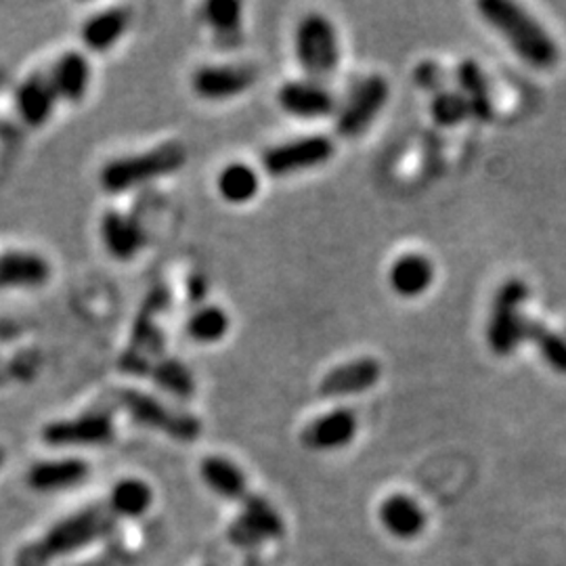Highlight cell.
Listing matches in <instances>:
<instances>
[{
	"label": "cell",
	"mask_w": 566,
	"mask_h": 566,
	"mask_svg": "<svg viewBox=\"0 0 566 566\" xmlns=\"http://www.w3.org/2000/svg\"><path fill=\"white\" fill-rule=\"evenodd\" d=\"M525 340L533 344L547 367L560 376H566V336L549 329L546 324L526 319Z\"/></svg>",
	"instance_id": "27"
},
{
	"label": "cell",
	"mask_w": 566,
	"mask_h": 566,
	"mask_svg": "<svg viewBox=\"0 0 566 566\" xmlns=\"http://www.w3.org/2000/svg\"><path fill=\"white\" fill-rule=\"evenodd\" d=\"M99 233L103 248L109 252L112 259L120 263H128L135 256H139V252L147 243V233L143 224L135 217L118 210H107L103 214Z\"/></svg>",
	"instance_id": "14"
},
{
	"label": "cell",
	"mask_w": 566,
	"mask_h": 566,
	"mask_svg": "<svg viewBox=\"0 0 566 566\" xmlns=\"http://www.w3.org/2000/svg\"><path fill=\"white\" fill-rule=\"evenodd\" d=\"M217 189L224 202L245 203L259 196L261 179L259 172L248 164H227L217 179Z\"/></svg>",
	"instance_id": "26"
},
{
	"label": "cell",
	"mask_w": 566,
	"mask_h": 566,
	"mask_svg": "<svg viewBox=\"0 0 566 566\" xmlns=\"http://www.w3.org/2000/svg\"><path fill=\"white\" fill-rule=\"evenodd\" d=\"M483 20L500 32L512 51L535 70H552L560 61V46L546 28L523 7L510 0H481Z\"/></svg>",
	"instance_id": "1"
},
{
	"label": "cell",
	"mask_w": 566,
	"mask_h": 566,
	"mask_svg": "<svg viewBox=\"0 0 566 566\" xmlns=\"http://www.w3.org/2000/svg\"><path fill=\"white\" fill-rule=\"evenodd\" d=\"M388 97H390V86L382 76L371 74L359 82L350 91L348 99L338 114V122H336L338 135L344 139L361 137L365 130L374 124L376 116L385 109Z\"/></svg>",
	"instance_id": "9"
},
{
	"label": "cell",
	"mask_w": 566,
	"mask_h": 566,
	"mask_svg": "<svg viewBox=\"0 0 566 566\" xmlns=\"http://www.w3.org/2000/svg\"><path fill=\"white\" fill-rule=\"evenodd\" d=\"M283 533L282 518L273 510V506L259 497V495H248L243 504L242 516L240 521L231 528V539L233 542H259V539H271L280 537Z\"/></svg>",
	"instance_id": "20"
},
{
	"label": "cell",
	"mask_w": 566,
	"mask_h": 566,
	"mask_svg": "<svg viewBox=\"0 0 566 566\" xmlns=\"http://www.w3.org/2000/svg\"><path fill=\"white\" fill-rule=\"evenodd\" d=\"M109 512L116 518H142L154 506V489L137 476H126L107 495Z\"/></svg>",
	"instance_id": "25"
},
{
	"label": "cell",
	"mask_w": 566,
	"mask_h": 566,
	"mask_svg": "<svg viewBox=\"0 0 566 566\" xmlns=\"http://www.w3.org/2000/svg\"><path fill=\"white\" fill-rule=\"evenodd\" d=\"M334 154H336V147L329 137L311 135V137L269 147L261 156V164L269 177L282 179V177H290V175L329 163Z\"/></svg>",
	"instance_id": "8"
},
{
	"label": "cell",
	"mask_w": 566,
	"mask_h": 566,
	"mask_svg": "<svg viewBox=\"0 0 566 566\" xmlns=\"http://www.w3.org/2000/svg\"><path fill=\"white\" fill-rule=\"evenodd\" d=\"M57 102L60 99L49 74L30 76L28 81L21 82L15 93V107L20 112L21 120L32 128H41L51 120Z\"/></svg>",
	"instance_id": "21"
},
{
	"label": "cell",
	"mask_w": 566,
	"mask_h": 566,
	"mask_svg": "<svg viewBox=\"0 0 566 566\" xmlns=\"http://www.w3.org/2000/svg\"><path fill=\"white\" fill-rule=\"evenodd\" d=\"M259 81L254 65H203L193 72L191 88L206 102H224L250 91Z\"/></svg>",
	"instance_id": "10"
},
{
	"label": "cell",
	"mask_w": 566,
	"mask_h": 566,
	"mask_svg": "<svg viewBox=\"0 0 566 566\" xmlns=\"http://www.w3.org/2000/svg\"><path fill=\"white\" fill-rule=\"evenodd\" d=\"M528 301V285L525 280L512 277L500 285L493 296L489 322H486V344L497 357H510L521 343H525L526 317L523 308Z\"/></svg>",
	"instance_id": "3"
},
{
	"label": "cell",
	"mask_w": 566,
	"mask_h": 566,
	"mask_svg": "<svg viewBox=\"0 0 566 566\" xmlns=\"http://www.w3.org/2000/svg\"><path fill=\"white\" fill-rule=\"evenodd\" d=\"M380 378H382V364L374 357H359V359L332 367L319 382V395L325 399L364 395L378 385Z\"/></svg>",
	"instance_id": "11"
},
{
	"label": "cell",
	"mask_w": 566,
	"mask_h": 566,
	"mask_svg": "<svg viewBox=\"0 0 566 566\" xmlns=\"http://www.w3.org/2000/svg\"><path fill=\"white\" fill-rule=\"evenodd\" d=\"M231 327V319L221 306H200L187 322V334L193 343H221Z\"/></svg>",
	"instance_id": "28"
},
{
	"label": "cell",
	"mask_w": 566,
	"mask_h": 566,
	"mask_svg": "<svg viewBox=\"0 0 566 566\" xmlns=\"http://www.w3.org/2000/svg\"><path fill=\"white\" fill-rule=\"evenodd\" d=\"M203 20L208 21L219 39H229L233 44L242 34V2L212 0L203 7Z\"/></svg>",
	"instance_id": "29"
},
{
	"label": "cell",
	"mask_w": 566,
	"mask_h": 566,
	"mask_svg": "<svg viewBox=\"0 0 566 566\" xmlns=\"http://www.w3.org/2000/svg\"><path fill=\"white\" fill-rule=\"evenodd\" d=\"M114 521L116 516L102 504L78 510L46 531L41 542V554L44 558L74 554L105 537L112 531Z\"/></svg>",
	"instance_id": "6"
},
{
	"label": "cell",
	"mask_w": 566,
	"mask_h": 566,
	"mask_svg": "<svg viewBox=\"0 0 566 566\" xmlns=\"http://www.w3.org/2000/svg\"><path fill=\"white\" fill-rule=\"evenodd\" d=\"M413 82L430 95L443 91L446 70L437 61H422L413 70Z\"/></svg>",
	"instance_id": "32"
},
{
	"label": "cell",
	"mask_w": 566,
	"mask_h": 566,
	"mask_svg": "<svg viewBox=\"0 0 566 566\" xmlns=\"http://www.w3.org/2000/svg\"><path fill=\"white\" fill-rule=\"evenodd\" d=\"M294 51L304 74L315 82L329 78L340 65L338 32L322 13H308L298 21Z\"/></svg>",
	"instance_id": "5"
},
{
	"label": "cell",
	"mask_w": 566,
	"mask_h": 566,
	"mask_svg": "<svg viewBox=\"0 0 566 566\" xmlns=\"http://www.w3.org/2000/svg\"><path fill=\"white\" fill-rule=\"evenodd\" d=\"M277 103L285 114L301 120L325 118L336 109L332 91L315 81L285 82L277 93Z\"/></svg>",
	"instance_id": "13"
},
{
	"label": "cell",
	"mask_w": 566,
	"mask_h": 566,
	"mask_svg": "<svg viewBox=\"0 0 566 566\" xmlns=\"http://www.w3.org/2000/svg\"><path fill=\"white\" fill-rule=\"evenodd\" d=\"M430 114H432V120L437 122L439 126H447V128L458 126L465 118H470V109H468L464 95L460 91H447V88L432 95Z\"/></svg>",
	"instance_id": "30"
},
{
	"label": "cell",
	"mask_w": 566,
	"mask_h": 566,
	"mask_svg": "<svg viewBox=\"0 0 566 566\" xmlns=\"http://www.w3.org/2000/svg\"><path fill=\"white\" fill-rule=\"evenodd\" d=\"M4 462H7V451H4V447H0V468L4 465Z\"/></svg>",
	"instance_id": "33"
},
{
	"label": "cell",
	"mask_w": 566,
	"mask_h": 566,
	"mask_svg": "<svg viewBox=\"0 0 566 566\" xmlns=\"http://www.w3.org/2000/svg\"><path fill=\"white\" fill-rule=\"evenodd\" d=\"M42 443L49 447H105L116 441L114 405H99L70 420H55L42 428Z\"/></svg>",
	"instance_id": "7"
},
{
	"label": "cell",
	"mask_w": 566,
	"mask_h": 566,
	"mask_svg": "<svg viewBox=\"0 0 566 566\" xmlns=\"http://www.w3.org/2000/svg\"><path fill=\"white\" fill-rule=\"evenodd\" d=\"M151 371L156 382L177 397H191L196 390V380L191 371L175 359H166L163 364L156 365Z\"/></svg>",
	"instance_id": "31"
},
{
	"label": "cell",
	"mask_w": 566,
	"mask_h": 566,
	"mask_svg": "<svg viewBox=\"0 0 566 566\" xmlns=\"http://www.w3.org/2000/svg\"><path fill=\"white\" fill-rule=\"evenodd\" d=\"M359 430V418L353 409L338 407L315 418L301 432V443L311 451H336L350 446Z\"/></svg>",
	"instance_id": "12"
},
{
	"label": "cell",
	"mask_w": 566,
	"mask_h": 566,
	"mask_svg": "<svg viewBox=\"0 0 566 566\" xmlns=\"http://www.w3.org/2000/svg\"><path fill=\"white\" fill-rule=\"evenodd\" d=\"M434 264L424 254H403L399 256L390 271L388 283L392 292L401 298H418L432 285Z\"/></svg>",
	"instance_id": "22"
},
{
	"label": "cell",
	"mask_w": 566,
	"mask_h": 566,
	"mask_svg": "<svg viewBox=\"0 0 566 566\" xmlns=\"http://www.w3.org/2000/svg\"><path fill=\"white\" fill-rule=\"evenodd\" d=\"M114 407L124 409L133 422L164 432L166 437L181 443H193L202 434V422L196 416L164 405L160 399L142 390H118L114 395Z\"/></svg>",
	"instance_id": "4"
},
{
	"label": "cell",
	"mask_w": 566,
	"mask_h": 566,
	"mask_svg": "<svg viewBox=\"0 0 566 566\" xmlns=\"http://www.w3.org/2000/svg\"><path fill=\"white\" fill-rule=\"evenodd\" d=\"M133 15V7H109L95 13L82 23L81 41L93 53H107L128 32Z\"/></svg>",
	"instance_id": "18"
},
{
	"label": "cell",
	"mask_w": 566,
	"mask_h": 566,
	"mask_svg": "<svg viewBox=\"0 0 566 566\" xmlns=\"http://www.w3.org/2000/svg\"><path fill=\"white\" fill-rule=\"evenodd\" d=\"M378 518H380V525L385 526L386 533L403 542L420 537L428 525L424 507L405 493L388 495L380 504Z\"/></svg>",
	"instance_id": "17"
},
{
	"label": "cell",
	"mask_w": 566,
	"mask_h": 566,
	"mask_svg": "<svg viewBox=\"0 0 566 566\" xmlns=\"http://www.w3.org/2000/svg\"><path fill=\"white\" fill-rule=\"evenodd\" d=\"M187 163V149L179 142H168L145 151L122 156L105 164L99 182L107 193H124L145 182L156 181L177 172Z\"/></svg>",
	"instance_id": "2"
},
{
	"label": "cell",
	"mask_w": 566,
	"mask_h": 566,
	"mask_svg": "<svg viewBox=\"0 0 566 566\" xmlns=\"http://www.w3.org/2000/svg\"><path fill=\"white\" fill-rule=\"evenodd\" d=\"M200 476L203 485L208 486L214 495L235 502L248 497V481L242 468L233 464L223 455H208L200 464Z\"/></svg>",
	"instance_id": "23"
},
{
	"label": "cell",
	"mask_w": 566,
	"mask_h": 566,
	"mask_svg": "<svg viewBox=\"0 0 566 566\" xmlns=\"http://www.w3.org/2000/svg\"><path fill=\"white\" fill-rule=\"evenodd\" d=\"M458 84L460 93L464 95L470 118H476L481 122L493 120V97H491V86L486 81L483 67L474 60H464L458 65Z\"/></svg>",
	"instance_id": "24"
},
{
	"label": "cell",
	"mask_w": 566,
	"mask_h": 566,
	"mask_svg": "<svg viewBox=\"0 0 566 566\" xmlns=\"http://www.w3.org/2000/svg\"><path fill=\"white\" fill-rule=\"evenodd\" d=\"M91 474V464L81 458L44 460L32 465L25 474V483L36 493H61L81 485Z\"/></svg>",
	"instance_id": "15"
},
{
	"label": "cell",
	"mask_w": 566,
	"mask_h": 566,
	"mask_svg": "<svg viewBox=\"0 0 566 566\" xmlns=\"http://www.w3.org/2000/svg\"><path fill=\"white\" fill-rule=\"evenodd\" d=\"M49 78L57 93V99L70 103L82 102L93 81L91 61L84 53L67 51L55 61V65L49 72Z\"/></svg>",
	"instance_id": "19"
},
{
	"label": "cell",
	"mask_w": 566,
	"mask_h": 566,
	"mask_svg": "<svg viewBox=\"0 0 566 566\" xmlns=\"http://www.w3.org/2000/svg\"><path fill=\"white\" fill-rule=\"evenodd\" d=\"M46 259L30 250H7L0 254V290H36L49 282Z\"/></svg>",
	"instance_id": "16"
}]
</instances>
